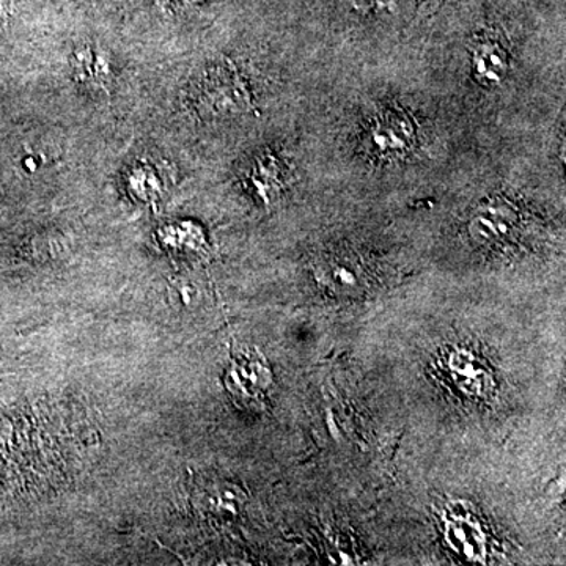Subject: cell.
Here are the masks:
<instances>
[{"instance_id":"cell-1","label":"cell","mask_w":566,"mask_h":566,"mask_svg":"<svg viewBox=\"0 0 566 566\" xmlns=\"http://www.w3.org/2000/svg\"><path fill=\"white\" fill-rule=\"evenodd\" d=\"M517 226V212L512 203L495 199L475 211L471 237L480 244H497L509 240Z\"/></svg>"},{"instance_id":"cell-2","label":"cell","mask_w":566,"mask_h":566,"mask_svg":"<svg viewBox=\"0 0 566 566\" xmlns=\"http://www.w3.org/2000/svg\"><path fill=\"white\" fill-rule=\"evenodd\" d=\"M270 385V370L262 359L248 354L234 357L232 368L227 375V387L237 400L244 405L256 403L264 397Z\"/></svg>"},{"instance_id":"cell-3","label":"cell","mask_w":566,"mask_h":566,"mask_svg":"<svg viewBox=\"0 0 566 566\" xmlns=\"http://www.w3.org/2000/svg\"><path fill=\"white\" fill-rule=\"evenodd\" d=\"M509 71V54L494 41L479 44L472 54V73L482 85L494 87L504 80Z\"/></svg>"},{"instance_id":"cell-4","label":"cell","mask_w":566,"mask_h":566,"mask_svg":"<svg viewBox=\"0 0 566 566\" xmlns=\"http://www.w3.org/2000/svg\"><path fill=\"white\" fill-rule=\"evenodd\" d=\"M412 137H415V128L411 122L405 115L395 114V112L382 115L375 123L374 133H371L375 147L381 151L406 150Z\"/></svg>"},{"instance_id":"cell-5","label":"cell","mask_w":566,"mask_h":566,"mask_svg":"<svg viewBox=\"0 0 566 566\" xmlns=\"http://www.w3.org/2000/svg\"><path fill=\"white\" fill-rule=\"evenodd\" d=\"M193 2H199V0H159V3L166 9H182V7Z\"/></svg>"}]
</instances>
